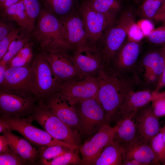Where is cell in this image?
<instances>
[{
	"instance_id": "cell-1",
	"label": "cell",
	"mask_w": 165,
	"mask_h": 165,
	"mask_svg": "<svg viewBox=\"0 0 165 165\" xmlns=\"http://www.w3.org/2000/svg\"><path fill=\"white\" fill-rule=\"evenodd\" d=\"M96 77L98 83L97 97L110 122L116 120L117 111L126 96L133 90L132 84L128 79L104 68Z\"/></svg>"
},
{
	"instance_id": "cell-2",
	"label": "cell",
	"mask_w": 165,
	"mask_h": 165,
	"mask_svg": "<svg viewBox=\"0 0 165 165\" xmlns=\"http://www.w3.org/2000/svg\"><path fill=\"white\" fill-rule=\"evenodd\" d=\"M135 19L132 11H124L107 30L98 44L97 46L105 69H109L111 62L124 43L129 28L134 22Z\"/></svg>"
},
{
	"instance_id": "cell-3",
	"label": "cell",
	"mask_w": 165,
	"mask_h": 165,
	"mask_svg": "<svg viewBox=\"0 0 165 165\" xmlns=\"http://www.w3.org/2000/svg\"><path fill=\"white\" fill-rule=\"evenodd\" d=\"M63 30L60 19L45 8H41L30 36L43 51H55L59 49Z\"/></svg>"
},
{
	"instance_id": "cell-4",
	"label": "cell",
	"mask_w": 165,
	"mask_h": 165,
	"mask_svg": "<svg viewBox=\"0 0 165 165\" xmlns=\"http://www.w3.org/2000/svg\"><path fill=\"white\" fill-rule=\"evenodd\" d=\"M48 134L54 138L79 148L80 142L78 131L70 127L53 113L40 99L31 115Z\"/></svg>"
},
{
	"instance_id": "cell-5",
	"label": "cell",
	"mask_w": 165,
	"mask_h": 165,
	"mask_svg": "<svg viewBox=\"0 0 165 165\" xmlns=\"http://www.w3.org/2000/svg\"><path fill=\"white\" fill-rule=\"evenodd\" d=\"M9 124L8 129L15 131L23 136L30 143L39 147L54 145L64 146L75 150L78 147L57 140L43 130L33 125L32 116L27 118L2 117Z\"/></svg>"
},
{
	"instance_id": "cell-6",
	"label": "cell",
	"mask_w": 165,
	"mask_h": 165,
	"mask_svg": "<svg viewBox=\"0 0 165 165\" xmlns=\"http://www.w3.org/2000/svg\"><path fill=\"white\" fill-rule=\"evenodd\" d=\"M80 119V132L86 136L95 134L104 125H109L107 116L97 97L75 104Z\"/></svg>"
},
{
	"instance_id": "cell-7",
	"label": "cell",
	"mask_w": 165,
	"mask_h": 165,
	"mask_svg": "<svg viewBox=\"0 0 165 165\" xmlns=\"http://www.w3.org/2000/svg\"><path fill=\"white\" fill-rule=\"evenodd\" d=\"M32 64L36 96L46 99L57 92L61 82L54 73L43 52L35 56Z\"/></svg>"
},
{
	"instance_id": "cell-8",
	"label": "cell",
	"mask_w": 165,
	"mask_h": 165,
	"mask_svg": "<svg viewBox=\"0 0 165 165\" xmlns=\"http://www.w3.org/2000/svg\"><path fill=\"white\" fill-rule=\"evenodd\" d=\"M37 99L33 95L0 91V117H30L37 106Z\"/></svg>"
},
{
	"instance_id": "cell-9",
	"label": "cell",
	"mask_w": 165,
	"mask_h": 165,
	"mask_svg": "<svg viewBox=\"0 0 165 165\" xmlns=\"http://www.w3.org/2000/svg\"><path fill=\"white\" fill-rule=\"evenodd\" d=\"M78 12L82 19L90 44L97 46L106 31L116 20V16L99 13L85 1L80 4Z\"/></svg>"
},
{
	"instance_id": "cell-10",
	"label": "cell",
	"mask_w": 165,
	"mask_h": 165,
	"mask_svg": "<svg viewBox=\"0 0 165 165\" xmlns=\"http://www.w3.org/2000/svg\"><path fill=\"white\" fill-rule=\"evenodd\" d=\"M63 25L59 50L69 52L90 44L82 20L78 10L60 19Z\"/></svg>"
},
{
	"instance_id": "cell-11",
	"label": "cell",
	"mask_w": 165,
	"mask_h": 165,
	"mask_svg": "<svg viewBox=\"0 0 165 165\" xmlns=\"http://www.w3.org/2000/svg\"><path fill=\"white\" fill-rule=\"evenodd\" d=\"M0 91L36 96L33 69L31 65L8 68Z\"/></svg>"
},
{
	"instance_id": "cell-12",
	"label": "cell",
	"mask_w": 165,
	"mask_h": 165,
	"mask_svg": "<svg viewBox=\"0 0 165 165\" xmlns=\"http://www.w3.org/2000/svg\"><path fill=\"white\" fill-rule=\"evenodd\" d=\"M98 90L96 77L88 75L61 82L57 92L75 105L82 100L97 97Z\"/></svg>"
},
{
	"instance_id": "cell-13",
	"label": "cell",
	"mask_w": 165,
	"mask_h": 165,
	"mask_svg": "<svg viewBox=\"0 0 165 165\" xmlns=\"http://www.w3.org/2000/svg\"><path fill=\"white\" fill-rule=\"evenodd\" d=\"M116 129V125L113 127L109 125H104L81 146L82 164H93L104 149L113 142Z\"/></svg>"
},
{
	"instance_id": "cell-14",
	"label": "cell",
	"mask_w": 165,
	"mask_h": 165,
	"mask_svg": "<svg viewBox=\"0 0 165 165\" xmlns=\"http://www.w3.org/2000/svg\"><path fill=\"white\" fill-rule=\"evenodd\" d=\"M71 52L74 63L83 76H96L100 70L104 68L101 54L96 46L88 44Z\"/></svg>"
},
{
	"instance_id": "cell-15",
	"label": "cell",
	"mask_w": 165,
	"mask_h": 165,
	"mask_svg": "<svg viewBox=\"0 0 165 165\" xmlns=\"http://www.w3.org/2000/svg\"><path fill=\"white\" fill-rule=\"evenodd\" d=\"M44 100L48 109L68 126L79 130L80 119L75 105L68 98L56 92Z\"/></svg>"
},
{
	"instance_id": "cell-16",
	"label": "cell",
	"mask_w": 165,
	"mask_h": 165,
	"mask_svg": "<svg viewBox=\"0 0 165 165\" xmlns=\"http://www.w3.org/2000/svg\"><path fill=\"white\" fill-rule=\"evenodd\" d=\"M43 52L54 73L61 82L83 76L78 71L69 52Z\"/></svg>"
},
{
	"instance_id": "cell-17",
	"label": "cell",
	"mask_w": 165,
	"mask_h": 165,
	"mask_svg": "<svg viewBox=\"0 0 165 165\" xmlns=\"http://www.w3.org/2000/svg\"><path fill=\"white\" fill-rule=\"evenodd\" d=\"M140 52L138 42L128 41L124 43L111 62L109 70L128 79V75L133 71Z\"/></svg>"
},
{
	"instance_id": "cell-18",
	"label": "cell",
	"mask_w": 165,
	"mask_h": 165,
	"mask_svg": "<svg viewBox=\"0 0 165 165\" xmlns=\"http://www.w3.org/2000/svg\"><path fill=\"white\" fill-rule=\"evenodd\" d=\"M132 119L139 138L145 143L149 144L160 132L159 117L155 114L149 104L139 110Z\"/></svg>"
},
{
	"instance_id": "cell-19",
	"label": "cell",
	"mask_w": 165,
	"mask_h": 165,
	"mask_svg": "<svg viewBox=\"0 0 165 165\" xmlns=\"http://www.w3.org/2000/svg\"><path fill=\"white\" fill-rule=\"evenodd\" d=\"M157 91L148 90L130 92L126 96L116 113L117 122L122 119H132L141 108L149 104L156 96Z\"/></svg>"
},
{
	"instance_id": "cell-20",
	"label": "cell",
	"mask_w": 165,
	"mask_h": 165,
	"mask_svg": "<svg viewBox=\"0 0 165 165\" xmlns=\"http://www.w3.org/2000/svg\"><path fill=\"white\" fill-rule=\"evenodd\" d=\"M121 148L122 161L134 159L147 165L160 164L150 145L140 138Z\"/></svg>"
},
{
	"instance_id": "cell-21",
	"label": "cell",
	"mask_w": 165,
	"mask_h": 165,
	"mask_svg": "<svg viewBox=\"0 0 165 165\" xmlns=\"http://www.w3.org/2000/svg\"><path fill=\"white\" fill-rule=\"evenodd\" d=\"M8 129L1 133L6 138L10 148L22 159L30 164H36L39 160L38 149L26 139L16 135Z\"/></svg>"
},
{
	"instance_id": "cell-22",
	"label": "cell",
	"mask_w": 165,
	"mask_h": 165,
	"mask_svg": "<svg viewBox=\"0 0 165 165\" xmlns=\"http://www.w3.org/2000/svg\"><path fill=\"white\" fill-rule=\"evenodd\" d=\"M0 12L2 18L16 23L22 31L31 35L35 24L28 16L22 0H20Z\"/></svg>"
},
{
	"instance_id": "cell-23",
	"label": "cell",
	"mask_w": 165,
	"mask_h": 165,
	"mask_svg": "<svg viewBox=\"0 0 165 165\" xmlns=\"http://www.w3.org/2000/svg\"><path fill=\"white\" fill-rule=\"evenodd\" d=\"M116 125L117 129L114 141L118 142L121 147L140 138L132 119L126 118L119 120Z\"/></svg>"
},
{
	"instance_id": "cell-24",
	"label": "cell",
	"mask_w": 165,
	"mask_h": 165,
	"mask_svg": "<svg viewBox=\"0 0 165 165\" xmlns=\"http://www.w3.org/2000/svg\"><path fill=\"white\" fill-rule=\"evenodd\" d=\"M45 8L61 19L78 10L77 0H41Z\"/></svg>"
},
{
	"instance_id": "cell-25",
	"label": "cell",
	"mask_w": 165,
	"mask_h": 165,
	"mask_svg": "<svg viewBox=\"0 0 165 165\" xmlns=\"http://www.w3.org/2000/svg\"><path fill=\"white\" fill-rule=\"evenodd\" d=\"M122 150L119 143L114 141L106 147L93 165H121Z\"/></svg>"
},
{
	"instance_id": "cell-26",
	"label": "cell",
	"mask_w": 165,
	"mask_h": 165,
	"mask_svg": "<svg viewBox=\"0 0 165 165\" xmlns=\"http://www.w3.org/2000/svg\"><path fill=\"white\" fill-rule=\"evenodd\" d=\"M93 9L101 13L116 16L121 8L118 0H85Z\"/></svg>"
},
{
	"instance_id": "cell-27",
	"label": "cell",
	"mask_w": 165,
	"mask_h": 165,
	"mask_svg": "<svg viewBox=\"0 0 165 165\" xmlns=\"http://www.w3.org/2000/svg\"><path fill=\"white\" fill-rule=\"evenodd\" d=\"M164 64V57L161 50L160 52H153L147 54L142 61L145 70L151 71L159 77L162 72Z\"/></svg>"
},
{
	"instance_id": "cell-28",
	"label": "cell",
	"mask_w": 165,
	"mask_h": 165,
	"mask_svg": "<svg viewBox=\"0 0 165 165\" xmlns=\"http://www.w3.org/2000/svg\"><path fill=\"white\" fill-rule=\"evenodd\" d=\"M33 43L30 41L25 44L7 64L8 68L19 67L30 64L33 57Z\"/></svg>"
},
{
	"instance_id": "cell-29",
	"label": "cell",
	"mask_w": 165,
	"mask_h": 165,
	"mask_svg": "<svg viewBox=\"0 0 165 165\" xmlns=\"http://www.w3.org/2000/svg\"><path fill=\"white\" fill-rule=\"evenodd\" d=\"M30 34L21 30L18 37L11 43L7 52L0 60V64L7 65L24 46L30 41Z\"/></svg>"
},
{
	"instance_id": "cell-30",
	"label": "cell",
	"mask_w": 165,
	"mask_h": 165,
	"mask_svg": "<svg viewBox=\"0 0 165 165\" xmlns=\"http://www.w3.org/2000/svg\"><path fill=\"white\" fill-rule=\"evenodd\" d=\"M75 150L69 149L62 155L52 160L40 163L44 165H80L82 160Z\"/></svg>"
},
{
	"instance_id": "cell-31",
	"label": "cell",
	"mask_w": 165,
	"mask_h": 165,
	"mask_svg": "<svg viewBox=\"0 0 165 165\" xmlns=\"http://www.w3.org/2000/svg\"><path fill=\"white\" fill-rule=\"evenodd\" d=\"M38 149L39 152V160L40 163L57 157L70 149L60 145L42 147Z\"/></svg>"
},
{
	"instance_id": "cell-32",
	"label": "cell",
	"mask_w": 165,
	"mask_h": 165,
	"mask_svg": "<svg viewBox=\"0 0 165 165\" xmlns=\"http://www.w3.org/2000/svg\"><path fill=\"white\" fill-rule=\"evenodd\" d=\"M149 145L160 163L165 165V143L160 132L150 141Z\"/></svg>"
},
{
	"instance_id": "cell-33",
	"label": "cell",
	"mask_w": 165,
	"mask_h": 165,
	"mask_svg": "<svg viewBox=\"0 0 165 165\" xmlns=\"http://www.w3.org/2000/svg\"><path fill=\"white\" fill-rule=\"evenodd\" d=\"M164 0H145L141 6L140 13L147 18H153Z\"/></svg>"
},
{
	"instance_id": "cell-34",
	"label": "cell",
	"mask_w": 165,
	"mask_h": 165,
	"mask_svg": "<svg viewBox=\"0 0 165 165\" xmlns=\"http://www.w3.org/2000/svg\"><path fill=\"white\" fill-rule=\"evenodd\" d=\"M30 164L22 159L11 148L7 152L0 153V165H22Z\"/></svg>"
},
{
	"instance_id": "cell-35",
	"label": "cell",
	"mask_w": 165,
	"mask_h": 165,
	"mask_svg": "<svg viewBox=\"0 0 165 165\" xmlns=\"http://www.w3.org/2000/svg\"><path fill=\"white\" fill-rule=\"evenodd\" d=\"M21 29L16 27L0 40V60L7 52L11 43L18 36Z\"/></svg>"
},
{
	"instance_id": "cell-36",
	"label": "cell",
	"mask_w": 165,
	"mask_h": 165,
	"mask_svg": "<svg viewBox=\"0 0 165 165\" xmlns=\"http://www.w3.org/2000/svg\"><path fill=\"white\" fill-rule=\"evenodd\" d=\"M152 110L158 117L165 116V96L157 91L156 97L151 102Z\"/></svg>"
},
{
	"instance_id": "cell-37",
	"label": "cell",
	"mask_w": 165,
	"mask_h": 165,
	"mask_svg": "<svg viewBox=\"0 0 165 165\" xmlns=\"http://www.w3.org/2000/svg\"><path fill=\"white\" fill-rule=\"evenodd\" d=\"M27 12L35 24L41 8L38 0H22Z\"/></svg>"
},
{
	"instance_id": "cell-38",
	"label": "cell",
	"mask_w": 165,
	"mask_h": 165,
	"mask_svg": "<svg viewBox=\"0 0 165 165\" xmlns=\"http://www.w3.org/2000/svg\"><path fill=\"white\" fill-rule=\"evenodd\" d=\"M144 37L143 32L137 23L134 22L131 24L127 33L128 41L138 42Z\"/></svg>"
},
{
	"instance_id": "cell-39",
	"label": "cell",
	"mask_w": 165,
	"mask_h": 165,
	"mask_svg": "<svg viewBox=\"0 0 165 165\" xmlns=\"http://www.w3.org/2000/svg\"><path fill=\"white\" fill-rule=\"evenodd\" d=\"M147 37L151 42L154 44L165 42V25L154 28Z\"/></svg>"
},
{
	"instance_id": "cell-40",
	"label": "cell",
	"mask_w": 165,
	"mask_h": 165,
	"mask_svg": "<svg viewBox=\"0 0 165 165\" xmlns=\"http://www.w3.org/2000/svg\"><path fill=\"white\" fill-rule=\"evenodd\" d=\"M16 27L14 23L2 18L0 20V40Z\"/></svg>"
},
{
	"instance_id": "cell-41",
	"label": "cell",
	"mask_w": 165,
	"mask_h": 165,
	"mask_svg": "<svg viewBox=\"0 0 165 165\" xmlns=\"http://www.w3.org/2000/svg\"><path fill=\"white\" fill-rule=\"evenodd\" d=\"M137 24L143 32L145 36H147L154 29L153 24L151 21L147 19L141 20Z\"/></svg>"
},
{
	"instance_id": "cell-42",
	"label": "cell",
	"mask_w": 165,
	"mask_h": 165,
	"mask_svg": "<svg viewBox=\"0 0 165 165\" xmlns=\"http://www.w3.org/2000/svg\"><path fill=\"white\" fill-rule=\"evenodd\" d=\"M144 76L146 81L149 84H153L156 82L157 83L159 78V77L152 72L148 70H145Z\"/></svg>"
},
{
	"instance_id": "cell-43",
	"label": "cell",
	"mask_w": 165,
	"mask_h": 165,
	"mask_svg": "<svg viewBox=\"0 0 165 165\" xmlns=\"http://www.w3.org/2000/svg\"><path fill=\"white\" fill-rule=\"evenodd\" d=\"M162 51L164 58V64L163 70L161 75L159 77L158 82L155 90L159 91V90L162 88L165 87V45L162 49Z\"/></svg>"
},
{
	"instance_id": "cell-44",
	"label": "cell",
	"mask_w": 165,
	"mask_h": 165,
	"mask_svg": "<svg viewBox=\"0 0 165 165\" xmlns=\"http://www.w3.org/2000/svg\"><path fill=\"white\" fill-rule=\"evenodd\" d=\"M7 141L3 135L0 136V153L7 152L10 149Z\"/></svg>"
},
{
	"instance_id": "cell-45",
	"label": "cell",
	"mask_w": 165,
	"mask_h": 165,
	"mask_svg": "<svg viewBox=\"0 0 165 165\" xmlns=\"http://www.w3.org/2000/svg\"><path fill=\"white\" fill-rule=\"evenodd\" d=\"M7 68V65L0 64V85L4 82Z\"/></svg>"
},
{
	"instance_id": "cell-46",
	"label": "cell",
	"mask_w": 165,
	"mask_h": 165,
	"mask_svg": "<svg viewBox=\"0 0 165 165\" xmlns=\"http://www.w3.org/2000/svg\"><path fill=\"white\" fill-rule=\"evenodd\" d=\"M165 15V0H164L153 18H157Z\"/></svg>"
},
{
	"instance_id": "cell-47",
	"label": "cell",
	"mask_w": 165,
	"mask_h": 165,
	"mask_svg": "<svg viewBox=\"0 0 165 165\" xmlns=\"http://www.w3.org/2000/svg\"><path fill=\"white\" fill-rule=\"evenodd\" d=\"M9 126L7 122L3 118H0V133L9 129Z\"/></svg>"
},
{
	"instance_id": "cell-48",
	"label": "cell",
	"mask_w": 165,
	"mask_h": 165,
	"mask_svg": "<svg viewBox=\"0 0 165 165\" xmlns=\"http://www.w3.org/2000/svg\"><path fill=\"white\" fill-rule=\"evenodd\" d=\"M20 0H7L5 3L0 7V10H2L12 5L17 2Z\"/></svg>"
},
{
	"instance_id": "cell-49",
	"label": "cell",
	"mask_w": 165,
	"mask_h": 165,
	"mask_svg": "<svg viewBox=\"0 0 165 165\" xmlns=\"http://www.w3.org/2000/svg\"><path fill=\"white\" fill-rule=\"evenodd\" d=\"M129 160L131 162L132 165H147L146 164L136 160L133 159Z\"/></svg>"
},
{
	"instance_id": "cell-50",
	"label": "cell",
	"mask_w": 165,
	"mask_h": 165,
	"mask_svg": "<svg viewBox=\"0 0 165 165\" xmlns=\"http://www.w3.org/2000/svg\"><path fill=\"white\" fill-rule=\"evenodd\" d=\"M160 132L162 133L163 139L165 143V127L164 126L162 128L160 129Z\"/></svg>"
},
{
	"instance_id": "cell-51",
	"label": "cell",
	"mask_w": 165,
	"mask_h": 165,
	"mask_svg": "<svg viewBox=\"0 0 165 165\" xmlns=\"http://www.w3.org/2000/svg\"><path fill=\"white\" fill-rule=\"evenodd\" d=\"M155 20L163 21L165 25V15L157 18Z\"/></svg>"
},
{
	"instance_id": "cell-52",
	"label": "cell",
	"mask_w": 165,
	"mask_h": 165,
	"mask_svg": "<svg viewBox=\"0 0 165 165\" xmlns=\"http://www.w3.org/2000/svg\"><path fill=\"white\" fill-rule=\"evenodd\" d=\"M163 94L165 96V92H162Z\"/></svg>"
},
{
	"instance_id": "cell-53",
	"label": "cell",
	"mask_w": 165,
	"mask_h": 165,
	"mask_svg": "<svg viewBox=\"0 0 165 165\" xmlns=\"http://www.w3.org/2000/svg\"><path fill=\"white\" fill-rule=\"evenodd\" d=\"M164 127H165V125H164Z\"/></svg>"
}]
</instances>
